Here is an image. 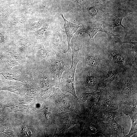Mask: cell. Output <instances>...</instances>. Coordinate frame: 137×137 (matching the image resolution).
<instances>
[{
	"label": "cell",
	"mask_w": 137,
	"mask_h": 137,
	"mask_svg": "<svg viewBox=\"0 0 137 137\" xmlns=\"http://www.w3.org/2000/svg\"><path fill=\"white\" fill-rule=\"evenodd\" d=\"M99 49L106 64L124 69L137 65V60L135 59L132 52L124 48L123 45L111 44Z\"/></svg>",
	"instance_id": "1"
},
{
	"label": "cell",
	"mask_w": 137,
	"mask_h": 137,
	"mask_svg": "<svg viewBox=\"0 0 137 137\" xmlns=\"http://www.w3.org/2000/svg\"><path fill=\"white\" fill-rule=\"evenodd\" d=\"M79 131L82 136L98 137L102 134L105 137H112L109 123H106L95 116L92 111H83L80 114Z\"/></svg>",
	"instance_id": "2"
},
{
	"label": "cell",
	"mask_w": 137,
	"mask_h": 137,
	"mask_svg": "<svg viewBox=\"0 0 137 137\" xmlns=\"http://www.w3.org/2000/svg\"><path fill=\"white\" fill-rule=\"evenodd\" d=\"M137 65L126 69L113 89L121 102L137 97Z\"/></svg>",
	"instance_id": "3"
},
{
	"label": "cell",
	"mask_w": 137,
	"mask_h": 137,
	"mask_svg": "<svg viewBox=\"0 0 137 137\" xmlns=\"http://www.w3.org/2000/svg\"><path fill=\"white\" fill-rule=\"evenodd\" d=\"M78 55L82 67L91 68L100 73L106 65L96 46L81 48Z\"/></svg>",
	"instance_id": "4"
},
{
	"label": "cell",
	"mask_w": 137,
	"mask_h": 137,
	"mask_svg": "<svg viewBox=\"0 0 137 137\" xmlns=\"http://www.w3.org/2000/svg\"><path fill=\"white\" fill-rule=\"evenodd\" d=\"M78 87L81 92H92L97 89L100 80V73L91 67H82L76 74Z\"/></svg>",
	"instance_id": "5"
},
{
	"label": "cell",
	"mask_w": 137,
	"mask_h": 137,
	"mask_svg": "<svg viewBox=\"0 0 137 137\" xmlns=\"http://www.w3.org/2000/svg\"><path fill=\"white\" fill-rule=\"evenodd\" d=\"M126 69L106 64L100 73L97 89L101 90L113 89L121 79Z\"/></svg>",
	"instance_id": "6"
},
{
	"label": "cell",
	"mask_w": 137,
	"mask_h": 137,
	"mask_svg": "<svg viewBox=\"0 0 137 137\" xmlns=\"http://www.w3.org/2000/svg\"><path fill=\"white\" fill-rule=\"evenodd\" d=\"M72 54L67 52L66 53L54 55L51 58L50 64L57 88H59L63 73L71 66Z\"/></svg>",
	"instance_id": "7"
},
{
	"label": "cell",
	"mask_w": 137,
	"mask_h": 137,
	"mask_svg": "<svg viewBox=\"0 0 137 137\" xmlns=\"http://www.w3.org/2000/svg\"><path fill=\"white\" fill-rule=\"evenodd\" d=\"M51 98L56 107L63 112L67 110L78 115L81 112V108L78 107L75 104H76L75 102L76 101L75 99L76 98L72 99L69 96L66 95L59 87L53 90Z\"/></svg>",
	"instance_id": "8"
},
{
	"label": "cell",
	"mask_w": 137,
	"mask_h": 137,
	"mask_svg": "<svg viewBox=\"0 0 137 137\" xmlns=\"http://www.w3.org/2000/svg\"><path fill=\"white\" fill-rule=\"evenodd\" d=\"M80 118L79 114L73 113H68L63 112L56 115L53 123L55 125L57 133L61 134L75 124H79Z\"/></svg>",
	"instance_id": "9"
},
{
	"label": "cell",
	"mask_w": 137,
	"mask_h": 137,
	"mask_svg": "<svg viewBox=\"0 0 137 137\" xmlns=\"http://www.w3.org/2000/svg\"><path fill=\"white\" fill-rule=\"evenodd\" d=\"M120 102L113 89L101 90L96 105L100 108L106 110H115L118 109Z\"/></svg>",
	"instance_id": "10"
},
{
	"label": "cell",
	"mask_w": 137,
	"mask_h": 137,
	"mask_svg": "<svg viewBox=\"0 0 137 137\" xmlns=\"http://www.w3.org/2000/svg\"><path fill=\"white\" fill-rule=\"evenodd\" d=\"M77 64L75 62H72L70 67L63 73L59 86L63 91L68 93L74 96L78 100L75 89V75Z\"/></svg>",
	"instance_id": "11"
},
{
	"label": "cell",
	"mask_w": 137,
	"mask_h": 137,
	"mask_svg": "<svg viewBox=\"0 0 137 137\" xmlns=\"http://www.w3.org/2000/svg\"><path fill=\"white\" fill-rule=\"evenodd\" d=\"M65 31L60 28L58 22L56 23L50 39L51 52L54 55L66 53L67 50L64 48V42L62 36Z\"/></svg>",
	"instance_id": "12"
},
{
	"label": "cell",
	"mask_w": 137,
	"mask_h": 137,
	"mask_svg": "<svg viewBox=\"0 0 137 137\" xmlns=\"http://www.w3.org/2000/svg\"><path fill=\"white\" fill-rule=\"evenodd\" d=\"M102 22L99 21L84 22L81 24L82 27L78 31V33H86L88 34L90 39L94 40V37L95 35L98 32L101 31L106 33L108 38L109 39H111L114 35L102 28Z\"/></svg>",
	"instance_id": "13"
},
{
	"label": "cell",
	"mask_w": 137,
	"mask_h": 137,
	"mask_svg": "<svg viewBox=\"0 0 137 137\" xmlns=\"http://www.w3.org/2000/svg\"><path fill=\"white\" fill-rule=\"evenodd\" d=\"M101 93V90H98L97 88L92 92L83 93L78 100L81 110H91L92 107L96 104Z\"/></svg>",
	"instance_id": "14"
},
{
	"label": "cell",
	"mask_w": 137,
	"mask_h": 137,
	"mask_svg": "<svg viewBox=\"0 0 137 137\" xmlns=\"http://www.w3.org/2000/svg\"><path fill=\"white\" fill-rule=\"evenodd\" d=\"M92 113L93 114L103 122L106 123L114 119L115 117L121 116L122 115L121 111L118 109L115 110H110L101 109L96 105L92 107Z\"/></svg>",
	"instance_id": "15"
},
{
	"label": "cell",
	"mask_w": 137,
	"mask_h": 137,
	"mask_svg": "<svg viewBox=\"0 0 137 137\" xmlns=\"http://www.w3.org/2000/svg\"><path fill=\"white\" fill-rule=\"evenodd\" d=\"M61 15L64 21V27L65 32L67 36V40L68 44L67 52L72 53V50L70 47V41L74 34L77 31L80 27L79 25L74 24L66 20L64 17L63 14Z\"/></svg>",
	"instance_id": "16"
},
{
	"label": "cell",
	"mask_w": 137,
	"mask_h": 137,
	"mask_svg": "<svg viewBox=\"0 0 137 137\" xmlns=\"http://www.w3.org/2000/svg\"><path fill=\"white\" fill-rule=\"evenodd\" d=\"M118 109L126 115L130 113H137V97L126 101H120Z\"/></svg>",
	"instance_id": "17"
},
{
	"label": "cell",
	"mask_w": 137,
	"mask_h": 137,
	"mask_svg": "<svg viewBox=\"0 0 137 137\" xmlns=\"http://www.w3.org/2000/svg\"><path fill=\"white\" fill-rule=\"evenodd\" d=\"M127 12L123 10H119L113 13L110 18V25L114 29L115 27L121 26L124 28L122 24L123 18L126 15Z\"/></svg>",
	"instance_id": "18"
},
{
	"label": "cell",
	"mask_w": 137,
	"mask_h": 137,
	"mask_svg": "<svg viewBox=\"0 0 137 137\" xmlns=\"http://www.w3.org/2000/svg\"><path fill=\"white\" fill-rule=\"evenodd\" d=\"M114 39L115 43H117L122 46V44L124 43H129L132 44L133 46L132 47L131 51L135 52L134 58L135 60H137V42L131 41V38L128 36H123L119 35H114L113 37Z\"/></svg>",
	"instance_id": "19"
},
{
	"label": "cell",
	"mask_w": 137,
	"mask_h": 137,
	"mask_svg": "<svg viewBox=\"0 0 137 137\" xmlns=\"http://www.w3.org/2000/svg\"><path fill=\"white\" fill-rule=\"evenodd\" d=\"M37 54L40 59L41 61L47 62L49 64L51 59L54 55L47 51L42 43L40 44L38 46Z\"/></svg>",
	"instance_id": "20"
},
{
	"label": "cell",
	"mask_w": 137,
	"mask_h": 137,
	"mask_svg": "<svg viewBox=\"0 0 137 137\" xmlns=\"http://www.w3.org/2000/svg\"><path fill=\"white\" fill-rule=\"evenodd\" d=\"M109 123L111 127L112 137H124V128L120 126L114 119Z\"/></svg>",
	"instance_id": "21"
},
{
	"label": "cell",
	"mask_w": 137,
	"mask_h": 137,
	"mask_svg": "<svg viewBox=\"0 0 137 137\" xmlns=\"http://www.w3.org/2000/svg\"><path fill=\"white\" fill-rule=\"evenodd\" d=\"M85 10L89 15L94 17H95L99 11H101L103 12L100 5L97 2H95L87 6Z\"/></svg>",
	"instance_id": "22"
},
{
	"label": "cell",
	"mask_w": 137,
	"mask_h": 137,
	"mask_svg": "<svg viewBox=\"0 0 137 137\" xmlns=\"http://www.w3.org/2000/svg\"><path fill=\"white\" fill-rule=\"evenodd\" d=\"M137 113H128L131 119V126L130 131L128 134L125 135V137H130L137 132Z\"/></svg>",
	"instance_id": "23"
},
{
	"label": "cell",
	"mask_w": 137,
	"mask_h": 137,
	"mask_svg": "<svg viewBox=\"0 0 137 137\" xmlns=\"http://www.w3.org/2000/svg\"><path fill=\"white\" fill-rule=\"evenodd\" d=\"M48 27V24H44L42 27L34 32V34L39 38H41L44 35Z\"/></svg>",
	"instance_id": "24"
},
{
	"label": "cell",
	"mask_w": 137,
	"mask_h": 137,
	"mask_svg": "<svg viewBox=\"0 0 137 137\" xmlns=\"http://www.w3.org/2000/svg\"><path fill=\"white\" fill-rule=\"evenodd\" d=\"M5 78L9 80H20V77L18 75L11 72L1 73Z\"/></svg>",
	"instance_id": "25"
},
{
	"label": "cell",
	"mask_w": 137,
	"mask_h": 137,
	"mask_svg": "<svg viewBox=\"0 0 137 137\" xmlns=\"http://www.w3.org/2000/svg\"><path fill=\"white\" fill-rule=\"evenodd\" d=\"M44 22L43 21H39L32 23L31 25V28L32 29L37 30L44 25Z\"/></svg>",
	"instance_id": "26"
},
{
	"label": "cell",
	"mask_w": 137,
	"mask_h": 137,
	"mask_svg": "<svg viewBox=\"0 0 137 137\" xmlns=\"http://www.w3.org/2000/svg\"><path fill=\"white\" fill-rule=\"evenodd\" d=\"M10 54L11 58L19 62H21L22 61V59L20 55L16 52L11 51Z\"/></svg>",
	"instance_id": "27"
},
{
	"label": "cell",
	"mask_w": 137,
	"mask_h": 137,
	"mask_svg": "<svg viewBox=\"0 0 137 137\" xmlns=\"http://www.w3.org/2000/svg\"><path fill=\"white\" fill-rule=\"evenodd\" d=\"M20 42L22 45L27 47H29L31 45V43L30 41L26 39H21Z\"/></svg>",
	"instance_id": "28"
},
{
	"label": "cell",
	"mask_w": 137,
	"mask_h": 137,
	"mask_svg": "<svg viewBox=\"0 0 137 137\" xmlns=\"http://www.w3.org/2000/svg\"><path fill=\"white\" fill-rule=\"evenodd\" d=\"M4 40V37L3 35L0 32V43L3 42Z\"/></svg>",
	"instance_id": "29"
},
{
	"label": "cell",
	"mask_w": 137,
	"mask_h": 137,
	"mask_svg": "<svg viewBox=\"0 0 137 137\" xmlns=\"http://www.w3.org/2000/svg\"><path fill=\"white\" fill-rule=\"evenodd\" d=\"M73 1L75 3L77 4H79V0H73Z\"/></svg>",
	"instance_id": "30"
},
{
	"label": "cell",
	"mask_w": 137,
	"mask_h": 137,
	"mask_svg": "<svg viewBox=\"0 0 137 137\" xmlns=\"http://www.w3.org/2000/svg\"><path fill=\"white\" fill-rule=\"evenodd\" d=\"M0 61H1V59H0Z\"/></svg>",
	"instance_id": "31"
}]
</instances>
